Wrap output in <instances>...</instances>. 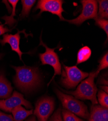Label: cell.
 Returning <instances> with one entry per match:
<instances>
[{
	"label": "cell",
	"instance_id": "cell-1",
	"mask_svg": "<svg viewBox=\"0 0 108 121\" xmlns=\"http://www.w3.org/2000/svg\"><path fill=\"white\" fill-rule=\"evenodd\" d=\"M12 67L16 71L14 83L22 91H31L40 84V76L38 68L26 65Z\"/></svg>",
	"mask_w": 108,
	"mask_h": 121
},
{
	"label": "cell",
	"instance_id": "cell-2",
	"mask_svg": "<svg viewBox=\"0 0 108 121\" xmlns=\"http://www.w3.org/2000/svg\"><path fill=\"white\" fill-rule=\"evenodd\" d=\"M96 77L95 71L92 72L89 74L86 79L82 82L74 91H66L63 89L62 90L66 94L71 95L78 99L89 100L92 102L93 105L98 104L96 98L97 88L94 82Z\"/></svg>",
	"mask_w": 108,
	"mask_h": 121
},
{
	"label": "cell",
	"instance_id": "cell-3",
	"mask_svg": "<svg viewBox=\"0 0 108 121\" xmlns=\"http://www.w3.org/2000/svg\"><path fill=\"white\" fill-rule=\"evenodd\" d=\"M55 93L61 101L64 108L82 118L88 119L90 113L87 107L83 102L58 89H55Z\"/></svg>",
	"mask_w": 108,
	"mask_h": 121
},
{
	"label": "cell",
	"instance_id": "cell-4",
	"mask_svg": "<svg viewBox=\"0 0 108 121\" xmlns=\"http://www.w3.org/2000/svg\"><path fill=\"white\" fill-rule=\"evenodd\" d=\"M61 84L66 88H75L83 79L88 77L89 74L82 71L77 66H67L63 65Z\"/></svg>",
	"mask_w": 108,
	"mask_h": 121
},
{
	"label": "cell",
	"instance_id": "cell-5",
	"mask_svg": "<svg viewBox=\"0 0 108 121\" xmlns=\"http://www.w3.org/2000/svg\"><path fill=\"white\" fill-rule=\"evenodd\" d=\"M41 36L42 35H41L40 38V44L39 45H41L45 47L46 48V52L43 53L39 54V58H40L42 65H50L53 68L54 71L53 76L48 84V86L56 75H60L61 74L62 67L59 60V58L57 54L55 52V49L58 48V46L53 48H48L42 41Z\"/></svg>",
	"mask_w": 108,
	"mask_h": 121
},
{
	"label": "cell",
	"instance_id": "cell-6",
	"mask_svg": "<svg viewBox=\"0 0 108 121\" xmlns=\"http://www.w3.org/2000/svg\"><path fill=\"white\" fill-rule=\"evenodd\" d=\"M82 9L81 14L77 17L71 19H65V21L70 24L80 26L85 21L90 19H95L97 17V2L95 0H82L81 1Z\"/></svg>",
	"mask_w": 108,
	"mask_h": 121
},
{
	"label": "cell",
	"instance_id": "cell-7",
	"mask_svg": "<svg viewBox=\"0 0 108 121\" xmlns=\"http://www.w3.org/2000/svg\"><path fill=\"white\" fill-rule=\"evenodd\" d=\"M54 108V99L51 97L44 96L36 102L34 114L38 121H48Z\"/></svg>",
	"mask_w": 108,
	"mask_h": 121
},
{
	"label": "cell",
	"instance_id": "cell-8",
	"mask_svg": "<svg viewBox=\"0 0 108 121\" xmlns=\"http://www.w3.org/2000/svg\"><path fill=\"white\" fill-rule=\"evenodd\" d=\"M64 3L62 0H40L38 1L35 10L39 9L40 10L38 15H41L43 12H48L53 15H57L59 17L60 21H65L62 13L65 12L63 8Z\"/></svg>",
	"mask_w": 108,
	"mask_h": 121
},
{
	"label": "cell",
	"instance_id": "cell-9",
	"mask_svg": "<svg viewBox=\"0 0 108 121\" xmlns=\"http://www.w3.org/2000/svg\"><path fill=\"white\" fill-rule=\"evenodd\" d=\"M19 105H23L27 108L32 109L30 102L26 100L22 94L17 91H14L10 97L0 100V109L6 112H11L13 108Z\"/></svg>",
	"mask_w": 108,
	"mask_h": 121
},
{
	"label": "cell",
	"instance_id": "cell-10",
	"mask_svg": "<svg viewBox=\"0 0 108 121\" xmlns=\"http://www.w3.org/2000/svg\"><path fill=\"white\" fill-rule=\"evenodd\" d=\"M25 30L20 31L17 30V33L15 35L12 34H5L3 35V38L0 39V43L2 46H4L5 44L8 43L10 45L11 49L13 51L17 52L19 57L20 60H22V56L24 53L22 52L19 48V41H20L21 33H23Z\"/></svg>",
	"mask_w": 108,
	"mask_h": 121
},
{
	"label": "cell",
	"instance_id": "cell-11",
	"mask_svg": "<svg viewBox=\"0 0 108 121\" xmlns=\"http://www.w3.org/2000/svg\"><path fill=\"white\" fill-rule=\"evenodd\" d=\"M89 121H108V109L98 104L93 105Z\"/></svg>",
	"mask_w": 108,
	"mask_h": 121
},
{
	"label": "cell",
	"instance_id": "cell-12",
	"mask_svg": "<svg viewBox=\"0 0 108 121\" xmlns=\"http://www.w3.org/2000/svg\"><path fill=\"white\" fill-rule=\"evenodd\" d=\"M13 88L4 76L0 73V98L6 99L12 95Z\"/></svg>",
	"mask_w": 108,
	"mask_h": 121
},
{
	"label": "cell",
	"instance_id": "cell-13",
	"mask_svg": "<svg viewBox=\"0 0 108 121\" xmlns=\"http://www.w3.org/2000/svg\"><path fill=\"white\" fill-rule=\"evenodd\" d=\"M11 112L15 121H23L33 114V110H27L22 105H19L13 108Z\"/></svg>",
	"mask_w": 108,
	"mask_h": 121
},
{
	"label": "cell",
	"instance_id": "cell-14",
	"mask_svg": "<svg viewBox=\"0 0 108 121\" xmlns=\"http://www.w3.org/2000/svg\"><path fill=\"white\" fill-rule=\"evenodd\" d=\"M92 51L90 48L88 46H84L79 49L77 53V60L76 65L84 63L90 58Z\"/></svg>",
	"mask_w": 108,
	"mask_h": 121
},
{
	"label": "cell",
	"instance_id": "cell-15",
	"mask_svg": "<svg viewBox=\"0 0 108 121\" xmlns=\"http://www.w3.org/2000/svg\"><path fill=\"white\" fill-rule=\"evenodd\" d=\"M18 0H9L8 2L12 6V14L11 16H5L4 17H1L2 19L4 20L5 22L4 24V25L7 24L10 27L13 26V24L16 22V20L14 19V17L16 16V7L17 4L18 3Z\"/></svg>",
	"mask_w": 108,
	"mask_h": 121
},
{
	"label": "cell",
	"instance_id": "cell-16",
	"mask_svg": "<svg viewBox=\"0 0 108 121\" xmlns=\"http://www.w3.org/2000/svg\"><path fill=\"white\" fill-rule=\"evenodd\" d=\"M22 5V9L19 17L21 18L28 17L32 7L36 1L35 0H22L21 1Z\"/></svg>",
	"mask_w": 108,
	"mask_h": 121
},
{
	"label": "cell",
	"instance_id": "cell-17",
	"mask_svg": "<svg viewBox=\"0 0 108 121\" xmlns=\"http://www.w3.org/2000/svg\"><path fill=\"white\" fill-rule=\"evenodd\" d=\"M99 4V11L97 14V17L107 19L108 18V1L107 0L97 1Z\"/></svg>",
	"mask_w": 108,
	"mask_h": 121
},
{
	"label": "cell",
	"instance_id": "cell-18",
	"mask_svg": "<svg viewBox=\"0 0 108 121\" xmlns=\"http://www.w3.org/2000/svg\"><path fill=\"white\" fill-rule=\"evenodd\" d=\"M62 116L63 121H83L74 113L65 108L62 109Z\"/></svg>",
	"mask_w": 108,
	"mask_h": 121
},
{
	"label": "cell",
	"instance_id": "cell-19",
	"mask_svg": "<svg viewBox=\"0 0 108 121\" xmlns=\"http://www.w3.org/2000/svg\"><path fill=\"white\" fill-rule=\"evenodd\" d=\"M98 101L100 106L108 108V95L107 93L101 90L98 93Z\"/></svg>",
	"mask_w": 108,
	"mask_h": 121
},
{
	"label": "cell",
	"instance_id": "cell-20",
	"mask_svg": "<svg viewBox=\"0 0 108 121\" xmlns=\"http://www.w3.org/2000/svg\"><path fill=\"white\" fill-rule=\"evenodd\" d=\"M95 24L99 26V28L103 30L104 32L106 33L107 35V40L106 41H108V21L107 19L101 18L99 17H96L95 19Z\"/></svg>",
	"mask_w": 108,
	"mask_h": 121
},
{
	"label": "cell",
	"instance_id": "cell-21",
	"mask_svg": "<svg viewBox=\"0 0 108 121\" xmlns=\"http://www.w3.org/2000/svg\"><path fill=\"white\" fill-rule=\"evenodd\" d=\"M99 65L98 67V69L96 71H95V75L97 77V75H99V73L101 70L104 69L105 68H107L108 67V53L106 52V54H105L101 59L99 60Z\"/></svg>",
	"mask_w": 108,
	"mask_h": 121
},
{
	"label": "cell",
	"instance_id": "cell-22",
	"mask_svg": "<svg viewBox=\"0 0 108 121\" xmlns=\"http://www.w3.org/2000/svg\"><path fill=\"white\" fill-rule=\"evenodd\" d=\"M49 121H63L61 116V109L59 108L52 116Z\"/></svg>",
	"mask_w": 108,
	"mask_h": 121
},
{
	"label": "cell",
	"instance_id": "cell-23",
	"mask_svg": "<svg viewBox=\"0 0 108 121\" xmlns=\"http://www.w3.org/2000/svg\"><path fill=\"white\" fill-rule=\"evenodd\" d=\"M0 121H15L11 115L5 114L0 111Z\"/></svg>",
	"mask_w": 108,
	"mask_h": 121
},
{
	"label": "cell",
	"instance_id": "cell-24",
	"mask_svg": "<svg viewBox=\"0 0 108 121\" xmlns=\"http://www.w3.org/2000/svg\"><path fill=\"white\" fill-rule=\"evenodd\" d=\"M4 24H1L0 25V36L4 34L5 33L8 32H10L11 30L8 29L7 27L4 26Z\"/></svg>",
	"mask_w": 108,
	"mask_h": 121
},
{
	"label": "cell",
	"instance_id": "cell-25",
	"mask_svg": "<svg viewBox=\"0 0 108 121\" xmlns=\"http://www.w3.org/2000/svg\"><path fill=\"white\" fill-rule=\"evenodd\" d=\"M26 121H36L35 116H32L29 117Z\"/></svg>",
	"mask_w": 108,
	"mask_h": 121
},
{
	"label": "cell",
	"instance_id": "cell-26",
	"mask_svg": "<svg viewBox=\"0 0 108 121\" xmlns=\"http://www.w3.org/2000/svg\"><path fill=\"white\" fill-rule=\"evenodd\" d=\"M101 88V90H103V91H104L105 92H106V93L108 94V86H100V87Z\"/></svg>",
	"mask_w": 108,
	"mask_h": 121
},
{
	"label": "cell",
	"instance_id": "cell-27",
	"mask_svg": "<svg viewBox=\"0 0 108 121\" xmlns=\"http://www.w3.org/2000/svg\"><path fill=\"white\" fill-rule=\"evenodd\" d=\"M3 56V54H1V53L0 54V60H1V59H2Z\"/></svg>",
	"mask_w": 108,
	"mask_h": 121
},
{
	"label": "cell",
	"instance_id": "cell-28",
	"mask_svg": "<svg viewBox=\"0 0 108 121\" xmlns=\"http://www.w3.org/2000/svg\"><path fill=\"white\" fill-rule=\"evenodd\" d=\"M0 23H1V22H0Z\"/></svg>",
	"mask_w": 108,
	"mask_h": 121
}]
</instances>
